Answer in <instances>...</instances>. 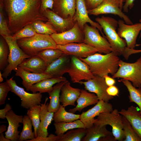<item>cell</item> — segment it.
<instances>
[{
    "mask_svg": "<svg viewBox=\"0 0 141 141\" xmlns=\"http://www.w3.org/2000/svg\"><path fill=\"white\" fill-rule=\"evenodd\" d=\"M3 5L11 35L36 21H48L41 11V0H3Z\"/></svg>",
    "mask_w": 141,
    "mask_h": 141,
    "instance_id": "6da1fadb",
    "label": "cell"
},
{
    "mask_svg": "<svg viewBox=\"0 0 141 141\" xmlns=\"http://www.w3.org/2000/svg\"><path fill=\"white\" fill-rule=\"evenodd\" d=\"M101 26L105 37L109 43L112 51L118 56L122 55L128 60L131 55V49L127 47L125 40L120 37L116 31L118 21L109 17L102 16L95 19Z\"/></svg>",
    "mask_w": 141,
    "mask_h": 141,
    "instance_id": "7a4b0ae2",
    "label": "cell"
},
{
    "mask_svg": "<svg viewBox=\"0 0 141 141\" xmlns=\"http://www.w3.org/2000/svg\"><path fill=\"white\" fill-rule=\"evenodd\" d=\"M79 58L88 65L94 75L103 78L109 74L113 75L117 72L120 60L113 52L104 55L96 53L86 58Z\"/></svg>",
    "mask_w": 141,
    "mask_h": 141,
    "instance_id": "3957f363",
    "label": "cell"
},
{
    "mask_svg": "<svg viewBox=\"0 0 141 141\" xmlns=\"http://www.w3.org/2000/svg\"><path fill=\"white\" fill-rule=\"evenodd\" d=\"M20 48L26 54L31 56L37 55L47 49H56V44L50 35L37 33L30 38L17 40Z\"/></svg>",
    "mask_w": 141,
    "mask_h": 141,
    "instance_id": "277c9868",
    "label": "cell"
},
{
    "mask_svg": "<svg viewBox=\"0 0 141 141\" xmlns=\"http://www.w3.org/2000/svg\"><path fill=\"white\" fill-rule=\"evenodd\" d=\"M116 109L111 112H104L98 116L97 121L94 125L102 126L107 125L112 128V133L116 141H124L125 137L124 134L122 124V116Z\"/></svg>",
    "mask_w": 141,
    "mask_h": 141,
    "instance_id": "5b68a950",
    "label": "cell"
},
{
    "mask_svg": "<svg viewBox=\"0 0 141 141\" xmlns=\"http://www.w3.org/2000/svg\"><path fill=\"white\" fill-rule=\"evenodd\" d=\"M112 77L127 80L131 82L135 87L141 88V56L133 63L120 60L118 69Z\"/></svg>",
    "mask_w": 141,
    "mask_h": 141,
    "instance_id": "8992f818",
    "label": "cell"
},
{
    "mask_svg": "<svg viewBox=\"0 0 141 141\" xmlns=\"http://www.w3.org/2000/svg\"><path fill=\"white\" fill-rule=\"evenodd\" d=\"M8 44L9 49L8 56V64L2 74L3 77L7 78L12 70L15 71L19 66L25 59L31 56L24 52L18 45L17 40L11 36L3 37Z\"/></svg>",
    "mask_w": 141,
    "mask_h": 141,
    "instance_id": "52a82bcc",
    "label": "cell"
},
{
    "mask_svg": "<svg viewBox=\"0 0 141 141\" xmlns=\"http://www.w3.org/2000/svg\"><path fill=\"white\" fill-rule=\"evenodd\" d=\"M99 30L96 27L85 24L83 29V42L94 47L100 53L106 54L111 52L109 43L106 38L101 36Z\"/></svg>",
    "mask_w": 141,
    "mask_h": 141,
    "instance_id": "ba28073f",
    "label": "cell"
},
{
    "mask_svg": "<svg viewBox=\"0 0 141 141\" xmlns=\"http://www.w3.org/2000/svg\"><path fill=\"white\" fill-rule=\"evenodd\" d=\"M123 6V2L120 1L104 0L97 8L87 12L89 15L95 16L109 14L116 15L123 19L126 24H133L129 17L122 11Z\"/></svg>",
    "mask_w": 141,
    "mask_h": 141,
    "instance_id": "9c48e42d",
    "label": "cell"
},
{
    "mask_svg": "<svg viewBox=\"0 0 141 141\" xmlns=\"http://www.w3.org/2000/svg\"><path fill=\"white\" fill-rule=\"evenodd\" d=\"M70 58L68 73L72 82L79 83L83 80L87 81L93 78L94 75L86 63L74 56H70Z\"/></svg>",
    "mask_w": 141,
    "mask_h": 141,
    "instance_id": "30bf717a",
    "label": "cell"
},
{
    "mask_svg": "<svg viewBox=\"0 0 141 141\" xmlns=\"http://www.w3.org/2000/svg\"><path fill=\"white\" fill-rule=\"evenodd\" d=\"M12 77L6 81L11 88V91L19 97L21 100V106L28 109L33 106L40 105L42 95L39 92L30 93L25 91L23 88L18 86Z\"/></svg>",
    "mask_w": 141,
    "mask_h": 141,
    "instance_id": "8fae6325",
    "label": "cell"
},
{
    "mask_svg": "<svg viewBox=\"0 0 141 141\" xmlns=\"http://www.w3.org/2000/svg\"><path fill=\"white\" fill-rule=\"evenodd\" d=\"M79 83L83 84L86 90L96 94L99 100L109 102L114 98L108 94L107 89L108 86L103 77L94 75L92 79L85 81H81Z\"/></svg>",
    "mask_w": 141,
    "mask_h": 141,
    "instance_id": "7c38bea8",
    "label": "cell"
},
{
    "mask_svg": "<svg viewBox=\"0 0 141 141\" xmlns=\"http://www.w3.org/2000/svg\"><path fill=\"white\" fill-rule=\"evenodd\" d=\"M57 45H65L73 43H83L84 35L83 31L76 22L70 30L61 33L50 35Z\"/></svg>",
    "mask_w": 141,
    "mask_h": 141,
    "instance_id": "4fadbf2b",
    "label": "cell"
},
{
    "mask_svg": "<svg viewBox=\"0 0 141 141\" xmlns=\"http://www.w3.org/2000/svg\"><path fill=\"white\" fill-rule=\"evenodd\" d=\"M125 23L124 20H118V33L120 37L124 39L128 48L134 49L136 46L137 37L141 31V23L132 25Z\"/></svg>",
    "mask_w": 141,
    "mask_h": 141,
    "instance_id": "5bb4252c",
    "label": "cell"
},
{
    "mask_svg": "<svg viewBox=\"0 0 141 141\" xmlns=\"http://www.w3.org/2000/svg\"><path fill=\"white\" fill-rule=\"evenodd\" d=\"M112 105L108 102L99 100L95 105L87 111L83 112L79 119L87 129L92 126L97 121L95 118L104 112H111L113 110Z\"/></svg>",
    "mask_w": 141,
    "mask_h": 141,
    "instance_id": "9a60e30c",
    "label": "cell"
},
{
    "mask_svg": "<svg viewBox=\"0 0 141 141\" xmlns=\"http://www.w3.org/2000/svg\"><path fill=\"white\" fill-rule=\"evenodd\" d=\"M56 48L67 55L79 58H85L98 52L94 47L84 42L73 43L65 45H57Z\"/></svg>",
    "mask_w": 141,
    "mask_h": 141,
    "instance_id": "2e32d148",
    "label": "cell"
},
{
    "mask_svg": "<svg viewBox=\"0 0 141 141\" xmlns=\"http://www.w3.org/2000/svg\"><path fill=\"white\" fill-rule=\"evenodd\" d=\"M42 13L57 33H62L70 30L73 27L76 22L70 16L66 18H62L49 9L45 10Z\"/></svg>",
    "mask_w": 141,
    "mask_h": 141,
    "instance_id": "e0dca14e",
    "label": "cell"
},
{
    "mask_svg": "<svg viewBox=\"0 0 141 141\" xmlns=\"http://www.w3.org/2000/svg\"><path fill=\"white\" fill-rule=\"evenodd\" d=\"M71 61L70 56L63 53L58 58L47 67L44 73L52 77H62L68 73Z\"/></svg>",
    "mask_w": 141,
    "mask_h": 141,
    "instance_id": "ac0fdd59",
    "label": "cell"
},
{
    "mask_svg": "<svg viewBox=\"0 0 141 141\" xmlns=\"http://www.w3.org/2000/svg\"><path fill=\"white\" fill-rule=\"evenodd\" d=\"M106 125L102 126L95 125L87 128V132L82 141H115L112 132L108 130Z\"/></svg>",
    "mask_w": 141,
    "mask_h": 141,
    "instance_id": "d6986e66",
    "label": "cell"
},
{
    "mask_svg": "<svg viewBox=\"0 0 141 141\" xmlns=\"http://www.w3.org/2000/svg\"><path fill=\"white\" fill-rule=\"evenodd\" d=\"M87 10L84 0H76V10L73 17V19L77 22L80 27L83 30L84 25L87 23H89L91 26L96 27L102 32V28L98 22L92 21L88 16Z\"/></svg>",
    "mask_w": 141,
    "mask_h": 141,
    "instance_id": "ffe728a7",
    "label": "cell"
},
{
    "mask_svg": "<svg viewBox=\"0 0 141 141\" xmlns=\"http://www.w3.org/2000/svg\"><path fill=\"white\" fill-rule=\"evenodd\" d=\"M23 116L16 114L12 109L8 112L6 115L8 125L5 133V137L11 141H18L19 138L20 131L19 127L21 126L20 123H22Z\"/></svg>",
    "mask_w": 141,
    "mask_h": 141,
    "instance_id": "44dd1931",
    "label": "cell"
},
{
    "mask_svg": "<svg viewBox=\"0 0 141 141\" xmlns=\"http://www.w3.org/2000/svg\"><path fill=\"white\" fill-rule=\"evenodd\" d=\"M16 76L20 77L22 80V84L27 91L30 90L33 85L43 80L52 77L51 75L42 73H36L25 70L18 66L15 70Z\"/></svg>",
    "mask_w": 141,
    "mask_h": 141,
    "instance_id": "7402d4cb",
    "label": "cell"
},
{
    "mask_svg": "<svg viewBox=\"0 0 141 141\" xmlns=\"http://www.w3.org/2000/svg\"><path fill=\"white\" fill-rule=\"evenodd\" d=\"M52 10L64 18H73L75 13L76 0H54Z\"/></svg>",
    "mask_w": 141,
    "mask_h": 141,
    "instance_id": "603a6c76",
    "label": "cell"
},
{
    "mask_svg": "<svg viewBox=\"0 0 141 141\" xmlns=\"http://www.w3.org/2000/svg\"><path fill=\"white\" fill-rule=\"evenodd\" d=\"M48 99V97H46L44 103L40 104V121L37 137H45L48 136V127L53 120L54 113L50 112L48 110L49 103H46V102Z\"/></svg>",
    "mask_w": 141,
    "mask_h": 141,
    "instance_id": "cb8c5ba5",
    "label": "cell"
},
{
    "mask_svg": "<svg viewBox=\"0 0 141 141\" xmlns=\"http://www.w3.org/2000/svg\"><path fill=\"white\" fill-rule=\"evenodd\" d=\"M81 90L79 89L72 87L68 81L61 89L60 102L65 107L69 105L75 106V102L80 95Z\"/></svg>",
    "mask_w": 141,
    "mask_h": 141,
    "instance_id": "d4e9b609",
    "label": "cell"
},
{
    "mask_svg": "<svg viewBox=\"0 0 141 141\" xmlns=\"http://www.w3.org/2000/svg\"><path fill=\"white\" fill-rule=\"evenodd\" d=\"M18 66L29 72L42 73L45 70L47 65L42 59L35 55L25 59Z\"/></svg>",
    "mask_w": 141,
    "mask_h": 141,
    "instance_id": "484cf974",
    "label": "cell"
},
{
    "mask_svg": "<svg viewBox=\"0 0 141 141\" xmlns=\"http://www.w3.org/2000/svg\"><path fill=\"white\" fill-rule=\"evenodd\" d=\"M119 112L128 120L141 139V115L137 108L132 105L127 110L122 109Z\"/></svg>",
    "mask_w": 141,
    "mask_h": 141,
    "instance_id": "4316f807",
    "label": "cell"
},
{
    "mask_svg": "<svg viewBox=\"0 0 141 141\" xmlns=\"http://www.w3.org/2000/svg\"><path fill=\"white\" fill-rule=\"evenodd\" d=\"M99 100L94 93H89L86 90H81L80 95L77 100V105L74 108L70 109L68 111L75 113L81 111L84 108L91 105L96 104Z\"/></svg>",
    "mask_w": 141,
    "mask_h": 141,
    "instance_id": "83f0119b",
    "label": "cell"
},
{
    "mask_svg": "<svg viewBox=\"0 0 141 141\" xmlns=\"http://www.w3.org/2000/svg\"><path fill=\"white\" fill-rule=\"evenodd\" d=\"M67 80L65 77L63 76L47 78L33 85L30 91L33 93H36L37 92L41 93H48L52 90L55 84Z\"/></svg>",
    "mask_w": 141,
    "mask_h": 141,
    "instance_id": "f1b7e54d",
    "label": "cell"
},
{
    "mask_svg": "<svg viewBox=\"0 0 141 141\" xmlns=\"http://www.w3.org/2000/svg\"><path fill=\"white\" fill-rule=\"evenodd\" d=\"M68 81H62L57 84L53 87L52 90L48 93L50 101L48 110L50 112L55 113L59 109L60 105V93L63 85Z\"/></svg>",
    "mask_w": 141,
    "mask_h": 141,
    "instance_id": "f546056e",
    "label": "cell"
},
{
    "mask_svg": "<svg viewBox=\"0 0 141 141\" xmlns=\"http://www.w3.org/2000/svg\"><path fill=\"white\" fill-rule=\"evenodd\" d=\"M119 81L122 82L127 89L129 93V102H134L139 107L141 115V88L135 87L130 81L121 78Z\"/></svg>",
    "mask_w": 141,
    "mask_h": 141,
    "instance_id": "4dcf8cb0",
    "label": "cell"
},
{
    "mask_svg": "<svg viewBox=\"0 0 141 141\" xmlns=\"http://www.w3.org/2000/svg\"><path fill=\"white\" fill-rule=\"evenodd\" d=\"M80 116V115L67 111L61 104L58 110L54 113L53 120L56 123L71 122L79 119Z\"/></svg>",
    "mask_w": 141,
    "mask_h": 141,
    "instance_id": "1f68e13d",
    "label": "cell"
},
{
    "mask_svg": "<svg viewBox=\"0 0 141 141\" xmlns=\"http://www.w3.org/2000/svg\"><path fill=\"white\" fill-rule=\"evenodd\" d=\"M87 129L79 128L69 130L58 136L57 141H81L85 136Z\"/></svg>",
    "mask_w": 141,
    "mask_h": 141,
    "instance_id": "d6a6232c",
    "label": "cell"
},
{
    "mask_svg": "<svg viewBox=\"0 0 141 141\" xmlns=\"http://www.w3.org/2000/svg\"><path fill=\"white\" fill-rule=\"evenodd\" d=\"M54 125L55 131V133L57 135L63 134L69 130L79 128H85L84 125L80 119L69 122H54Z\"/></svg>",
    "mask_w": 141,
    "mask_h": 141,
    "instance_id": "836d02e7",
    "label": "cell"
},
{
    "mask_svg": "<svg viewBox=\"0 0 141 141\" xmlns=\"http://www.w3.org/2000/svg\"><path fill=\"white\" fill-rule=\"evenodd\" d=\"M22 124L23 128L18 141H31L34 139V133L32 130L33 125L30 118L27 115L23 116Z\"/></svg>",
    "mask_w": 141,
    "mask_h": 141,
    "instance_id": "e575fe53",
    "label": "cell"
},
{
    "mask_svg": "<svg viewBox=\"0 0 141 141\" xmlns=\"http://www.w3.org/2000/svg\"><path fill=\"white\" fill-rule=\"evenodd\" d=\"M41 110V105H38L30 108L27 110V114L31 121L35 138L37 137L38 131L40 121Z\"/></svg>",
    "mask_w": 141,
    "mask_h": 141,
    "instance_id": "d590c367",
    "label": "cell"
},
{
    "mask_svg": "<svg viewBox=\"0 0 141 141\" xmlns=\"http://www.w3.org/2000/svg\"><path fill=\"white\" fill-rule=\"evenodd\" d=\"M63 53L61 50L57 48L47 49L40 52L37 55L42 59L48 66L58 58Z\"/></svg>",
    "mask_w": 141,
    "mask_h": 141,
    "instance_id": "8d00e7d4",
    "label": "cell"
},
{
    "mask_svg": "<svg viewBox=\"0 0 141 141\" xmlns=\"http://www.w3.org/2000/svg\"><path fill=\"white\" fill-rule=\"evenodd\" d=\"M124 141H141V139L132 127L128 120L122 116Z\"/></svg>",
    "mask_w": 141,
    "mask_h": 141,
    "instance_id": "74e56055",
    "label": "cell"
},
{
    "mask_svg": "<svg viewBox=\"0 0 141 141\" xmlns=\"http://www.w3.org/2000/svg\"><path fill=\"white\" fill-rule=\"evenodd\" d=\"M9 53V49L8 45L4 39L1 36L0 39V70L1 71H3L8 64Z\"/></svg>",
    "mask_w": 141,
    "mask_h": 141,
    "instance_id": "f35d334b",
    "label": "cell"
},
{
    "mask_svg": "<svg viewBox=\"0 0 141 141\" xmlns=\"http://www.w3.org/2000/svg\"><path fill=\"white\" fill-rule=\"evenodd\" d=\"M32 24L38 34L50 35L57 33L53 26L47 21L44 22L38 20L33 22Z\"/></svg>",
    "mask_w": 141,
    "mask_h": 141,
    "instance_id": "ab89813d",
    "label": "cell"
},
{
    "mask_svg": "<svg viewBox=\"0 0 141 141\" xmlns=\"http://www.w3.org/2000/svg\"><path fill=\"white\" fill-rule=\"evenodd\" d=\"M37 33L31 24L26 25L11 36L14 40H17L22 38L31 37Z\"/></svg>",
    "mask_w": 141,
    "mask_h": 141,
    "instance_id": "60d3db41",
    "label": "cell"
},
{
    "mask_svg": "<svg viewBox=\"0 0 141 141\" xmlns=\"http://www.w3.org/2000/svg\"><path fill=\"white\" fill-rule=\"evenodd\" d=\"M3 2H0V34L3 37L11 36L3 13Z\"/></svg>",
    "mask_w": 141,
    "mask_h": 141,
    "instance_id": "b9f144b4",
    "label": "cell"
},
{
    "mask_svg": "<svg viewBox=\"0 0 141 141\" xmlns=\"http://www.w3.org/2000/svg\"><path fill=\"white\" fill-rule=\"evenodd\" d=\"M11 89L8 83L6 81L0 84V105L5 104L8 92Z\"/></svg>",
    "mask_w": 141,
    "mask_h": 141,
    "instance_id": "7bdbcfd3",
    "label": "cell"
},
{
    "mask_svg": "<svg viewBox=\"0 0 141 141\" xmlns=\"http://www.w3.org/2000/svg\"><path fill=\"white\" fill-rule=\"evenodd\" d=\"M84 0L87 10H89L97 8L104 0Z\"/></svg>",
    "mask_w": 141,
    "mask_h": 141,
    "instance_id": "ee69618b",
    "label": "cell"
},
{
    "mask_svg": "<svg viewBox=\"0 0 141 141\" xmlns=\"http://www.w3.org/2000/svg\"><path fill=\"white\" fill-rule=\"evenodd\" d=\"M41 0L40 10L42 13L44 11L47 9L52 10L54 2V0Z\"/></svg>",
    "mask_w": 141,
    "mask_h": 141,
    "instance_id": "f6af8a7d",
    "label": "cell"
},
{
    "mask_svg": "<svg viewBox=\"0 0 141 141\" xmlns=\"http://www.w3.org/2000/svg\"><path fill=\"white\" fill-rule=\"evenodd\" d=\"M58 136L52 134L45 137H37L31 141H57Z\"/></svg>",
    "mask_w": 141,
    "mask_h": 141,
    "instance_id": "bcb514c9",
    "label": "cell"
},
{
    "mask_svg": "<svg viewBox=\"0 0 141 141\" xmlns=\"http://www.w3.org/2000/svg\"><path fill=\"white\" fill-rule=\"evenodd\" d=\"M107 91L110 96L113 97L118 96L119 90L115 85L109 86L107 89Z\"/></svg>",
    "mask_w": 141,
    "mask_h": 141,
    "instance_id": "7dc6e473",
    "label": "cell"
},
{
    "mask_svg": "<svg viewBox=\"0 0 141 141\" xmlns=\"http://www.w3.org/2000/svg\"><path fill=\"white\" fill-rule=\"evenodd\" d=\"M11 108L10 105L7 103L3 109L0 110V118L3 119L6 118V115L7 113L11 110Z\"/></svg>",
    "mask_w": 141,
    "mask_h": 141,
    "instance_id": "c3c4849f",
    "label": "cell"
},
{
    "mask_svg": "<svg viewBox=\"0 0 141 141\" xmlns=\"http://www.w3.org/2000/svg\"><path fill=\"white\" fill-rule=\"evenodd\" d=\"M134 0H125V3L122 7L123 12H128V8L131 9L132 8L134 5L133 2Z\"/></svg>",
    "mask_w": 141,
    "mask_h": 141,
    "instance_id": "681fc988",
    "label": "cell"
},
{
    "mask_svg": "<svg viewBox=\"0 0 141 141\" xmlns=\"http://www.w3.org/2000/svg\"><path fill=\"white\" fill-rule=\"evenodd\" d=\"M104 78L107 85L109 86L114 85L116 82L114 78L110 77L108 75L105 76Z\"/></svg>",
    "mask_w": 141,
    "mask_h": 141,
    "instance_id": "f907efd6",
    "label": "cell"
},
{
    "mask_svg": "<svg viewBox=\"0 0 141 141\" xmlns=\"http://www.w3.org/2000/svg\"><path fill=\"white\" fill-rule=\"evenodd\" d=\"M9 139H7L4 136L3 133H0V141H11Z\"/></svg>",
    "mask_w": 141,
    "mask_h": 141,
    "instance_id": "816d5d0a",
    "label": "cell"
},
{
    "mask_svg": "<svg viewBox=\"0 0 141 141\" xmlns=\"http://www.w3.org/2000/svg\"><path fill=\"white\" fill-rule=\"evenodd\" d=\"M7 130V127L6 125H2L0 126V133H3Z\"/></svg>",
    "mask_w": 141,
    "mask_h": 141,
    "instance_id": "f5cc1de1",
    "label": "cell"
},
{
    "mask_svg": "<svg viewBox=\"0 0 141 141\" xmlns=\"http://www.w3.org/2000/svg\"><path fill=\"white\" fill-rule=\"evenodd\" d=\"M3 77L2 76V74L1 71H0V82L1 83L2 82L3 80Z\"/></svg>",
    "mask_w": 141,
    "mask_h": 141,
    "instance_id": "db71d44e",
    "label": "cell"
},
{
    "mask_svg": "<svg viewBox=\"0 0 141 141\" xmlns=\"http://www.w3.org/2000/svg\"><path fill=\"white\" fill-rule=\"evenodd\" d=\"M121 1L122 2H125V0H118Z\"/></svg>",
    "mask_w": 141,
    "mask_h": 141,
    "instance_id": "11a10c76",
    "label": "cell"
},
{
    "mask_svg": "<svg viewBox=\"0 0 141 141\" xmlns=\"http://www.w3.org/2000/svg\"><path fill=\"white\" fill-rule=\"evenodd\" d=\"M139 22L141 23V19H140L139 20ZM140 36H141V31H140Z\"/></svg>",
    "mask_w": 141,
    "mask_h": 141,
    "instance_id": "9f6ffc18",
    "label": "cell"
},
{
    "mask_svg": "<svg viewBox=\"0 0 141 141\" xmlns=\"http://www.w3.org/2000/svg\"><path fill=\"white\" fill-rule=\"evenodd\" d=\"M138 53L141 52V50H138Z\"/></svg>",
    "mask_w": 141,
    "mask_h": 141,
    "instance_id": "6f0895ef",
    "label": "cell"
},
{
    "mask_svg": "<svg viewBox=\"0 0 141 141\" xmlns=\"http://www.w3.org/2000/svg\"><path fill=\"white\" fill-rule=\"evenodd\" d=\"M141 45V44H140V45H137V44H136V46H138V45Z\"/></svg>",
    "mask_w": 141,
    "mask_h": 141,
    "instance_id": "680465c9",
    "label": "cell"
}]
</instances>
